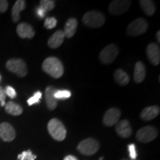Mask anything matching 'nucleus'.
<instances>
[{
  "label": "nucleus",
  "instance_id": "f257e3e1",
  "mask_svg": "<svg viewBox=\"0 0 160 160\" xmlns=\"http://www.w3.org/2000/svg\"><path fill=\"white\" fill-rule=\"evenodd\" d=\"M42 70L55 79H59L64 73V67L62 62L58 58L53 57L47 58L43 62Z\"/></svg>",
  "mask_w": 160,
  "mask_h": 160
},
{
  "label": "nucleus",
  "instance_id": "f03ea898",
  "mask_svg": "<svg viewBox=\"0 0 160 160\" xmlns=\"http://www.w3.org/2000/svg\"><path fill=\"white\" fill-rule=\"evenodd\" d=\"M50 135L57 141H63L67 135V131L64 124L57 118H53L48 124Z\"/></svg>",
  "mask_w": 160,
  "mask_h": 160
},
{
  "label": "nucleus",
  "instance_id": "7ed1b4c3",
  "mask_svg": "<svg viewBox=\"0 0 160 160\" xmlns=\"http://www.w3.org/2000/svg\"><path fill=\"white\" fill-rule=\"evenodd\" d=\"M84 25L91 28L102 27L105 22V17L101 12L91 11L86 13L82 17Z\"/></svg>",
  "mask_w": 160,
  "mask_h": 160
},
{
  "label": "nucleus",
  "instance_id": "20e7f679",
  "mask_svg": "<svg viewBox=\"0 0 160 160\" xmlns=\"http://www.w3.org/2000/svg\"><path fill=\"white\" fill-rule=\"evenodd\" d=\"M77 149L82 154L91 156L95 154L99 149V143L93 138H88L80 142Z\"/></svg>",
  "mask_w": 160,
  "mask_h": 160
},
{
  "label": "nucleus",
  "instance_id": "39448f33",
  "mask_svg": "<svg viewBox=\"0 0 160 160\" xmlns=\"http://www.w3.org/2000/svg\"><path fill=\"white\" fill-rule=\"evenodd\" d=\"M148 28V24L143 18H138L129 24L127 28V33L131 37H137L143 34Z\"/></svg>",
  "mask_w": 160,
  "mask_h": 160
},
{
  "label": "nucleus",
  "instance_id": "423d86ee",
  "mask_svg": "<svg viewBox=\"0 0 160 160\" xmlns=\"http://www.w3.org/2000/svg\"><path fill=\"white\" fill-rule=\"evenodd\" d=\"M6 68L9 71L15 73L20 77L28 74V68L25 61L21 59H12L6 62Z\"/></svg>",
  "mask_w": 160,
  "mask_h": 160
},
{
  "label": "nucleus",
  "instance_id": "0eeeda50",
  "mask_svg": "<svg viewBox=\"0 0 160 160\" xmlns=\"http://www.w3.org/2000/svg\"><path fill=\"white\" fill-rule=\"evenodd\" d=\"M119 54V48L114 44H111L104 48L99 54V59L102 63L110 65L116 59Z\"/></svg>",
  "mask_w": 160,
  "mask_h": 160
},
{
  "label": "nucleus",
  "instance_id": "6e6552de",
  "mask_svg": "<svg viewBox=\"0 0 160 160\" xmlns=\"http://www.w3.org/2000/svg\"><path fill=\"white\" fill-rule=\"evenodd\" d=\"M158 136V131L153 126H145L140 128L137 133L138 141L142 143H148L155 139Z\"/></svg>",
  "mask_w": 160,
  "mask_h": 160
},
{
  "label": "nucleus",
  "instance_id": "1a4fd4ad",
  "mask_svg": "<svg viewBox=\"0 0 160 160\" xmlns=\"http://www.w3.org/2000/svg\"><path fill=\"white\" fill-rule=\"evenodd\" d=\"M131 5V2L128 0H115L111 2L108 7V11L113 15H121L128 11Z\"/></svg>",
  "mask_w": 160,
  "mask_h": 160
},
{
  "label": "nucleus",
  "instance_id": "9d476101",
  "mask_svg": "<svg viewBox=\"0 0 160 160\" xmlns=\"http://www.w3.org/2000/svg\"><path fill=\"white\" fill-rule=\"evenodd\" d=\"M121 117V112L117 108H112L106 111L103 117L104 125L111 127L117 124Z\"/></svg>",
  "mask_w": 160,
  "mask_h": 160
},
{
  "label": "nucleus",
  "instance_id": "9b49d317",
  "mask_svg": "<svg viewBox=\"0 0 160 160\" xmlns=\"http://www.w3.org/2000/svg\"><path fill=\"white\" fill-rule=\"evenodd\" d=\"M0 137L5 142H11L16 137V131L11 124L2 122L0 125Z\"/></svg>",
  "mask_w": 160,
  "mask_h": 160
},
{
  "label": "nucleus",
  "instance_id": "f8f14e48",
  "mask_svg": "<svg viewBox=\"0 0 160 160\" xmlns=\"http://www.w3.org/2000/svg\"><path fill=\"white\" fill-rule=\"evenodd\" d=\"M146 53L151 64L153 65H159L160 62V49L157 44H149L146 49Z\"/></svg>",
  "mask_w": 160,
  "mask_h": 160
},
{
  "label": "nucleus",
  "instance_id": "ddd939ff",
  "mask_svg": "<svg viewBox=\"0 0 160 160\" xmlns=\"http://www.w3.org/2000/svg\"><path fill=\"white\" fill-rule=\"evenodd\" d=\"M116 131L118 135L122 138H128L132 135L133 131L129 121L127 119H123L118 122L116 125Z\"/></svg>",
  "mask_w": 160,
  "mask_h": 160
},
{
  "label": "nucleus",
  "instance_id": "4468645a",
  "mask_svg": "<svg viewBox=\"0 0 160 160\" xmlns=\"http://www.w3.org/2000/svg\"><path fill=\"white\" fill-rule=\"evenodd\" d=\"M57 91V90L53 88V86H48L47 87V88L45 89V102L47 104L48 108L51 111L54 110L57 107L58 105V100L55 99L54 94Z\"/></svg>",
  "mask_w": 160,
  "mask_h": 160
},
{
  "label": "nucleus",
  "instance_id": "2eb2a0df",
  "mask_svg": "<svg viewBox=\"0 0 160 160\" xmlns=\"http://www.w3.org/2000/svg\"><path fill=\"white\" fill-rule=\"evenodd\" d=\"M17 31L19 37L22 38V39H25V38L31 39L35 35V31L33 27L29 24L25 22L19 24L17 28Z\"/></svg>",
  "mask_w": 160,
  "mask_h": 160
},
{
  "label": "nucleus",
  "instance_id": "dca6fc26",
  "mask_svg": "<svg viewBox=\"0 0 160 160\" xmlns=\"http://www.w3.org/2000/svg\"><path fill=\"white\" fill-rule=\"evenodd\" d=\"M160 109L159 106H150L144 108L140 113V117L145 121H150L155 119L159 114Z\"/></svg>",
  "mask_w": 160,
  "mask_h": 160
},
{
  "label": "nucleus",
  "instance_id": "f3484780",
  "mask_svg": "<svg viewBox=\"0 0 160 160\" xmlns=\"http://www.w3.org/2000/svg\"><path fill=\"white\" fill-rule=\"evenodd\" d=\"M65 34H64L62 31H56L51 37L49 38L48 42V45L51 48L55 49L61 46L62 44L63 43L64 39H65Z\"/></svg>",
  "mask_w": 160,
  "mask_h": 160
},
{
  "label": "nucleus",
  "instance_id": "a211bd4d",
  "mask_svg": "<svg viewBox=\"0 0 160 160\" xmlns=\"http://www.w3.org/2000/svg\"><path fill=\"white\" fill-rule=\"evenodd\" d=\"M78 26V22L75 18H70L66 22L65 28H64L63 33L65 37L67 38L73 37L76 33Z\"/></svg>",
  "mask_w": 160,
  "mask_h": 160
},
{
  "label": "nucleus",
  "instance_id": "6ab92c4d",
  "mask_svg": "<svg viewBox=\"0 0 160 160\" xmlns=\"http://www.w3.org/2000/svg\"><path fill=\"white\" fill-rule=\"evenodd\" d=\"M146 70L144 64L142 62H137L135 65L133 79L137 83H141L145 79Z\"/></svg>",
  "mask_w": 160,
  "mask_h": 160
},
{
  "label": "nucleus",
  "instance_id": "aec40b11",
  "mask_svg": "<svg viewBox=\"0 0 160 160\" xmlns=\"http://www.w3.org/2000/svg\"><path fill=\"white\" fill-rule=\"evenodd\" d=\"M26 8V2L24 0H17L12 8V19L14 22L20 19V12L25 10Z\"/></svg>",
  "mask_w": 160,
  "mask_h": 160
},
{
  "label": "nucleus",
  "instance_id": "412c9836",
  "mask_svg": "<svg viewBox=\"0 0 160 160\" xmlns=\"http://www.w3.org/2000/svg\"><path fill=\"white\" fill-rule=\"evenodd\" d=\"M114 79L121 86H125L129 83L130 77L128 74L122 69H117L113 73Z\"/></svg>",
  "mask_w": 160,
  "mask_h": 160
},
{
  "label": "nucleus",
  "instance_id": "4be33fe9",
  "mask_svg": "<svg viewBox=\"0 0 160 160\" xmlns=\"http://www.w3.org/2000/svg\"><path fill=\"white\" fill-rule=\"evenodd\" d=\"M5 108L7 113L13 116H19L23 112V109L21 105H18V104L12 101L5 104Z\"/></svg>",
  "mask_w": 160,
  "mask_h": 160
},
{
  "label": "nucleus",
  "instance_id": "5701e85b",
  "mask_svg": "<svg viewBox=\"0 0 160 160\" xmlns=\"http://www.w3.org/2000/svg\"><path fill=\"white\" fill-rule=\"evenodd\" d=\"M139 5L142 9L148 16H153L155 13V4L151 0H141L139 1Z\"/></svg>",
  "mask_w": 160,
  "mask_h": 160
},
{
  "label": "nucleus",
  "instance_id": "b1692460",
  "mask_svg": "<svg viewBox=\"0 0 160 160\" xmlns=\"http://www.w3.org/2000/svg\"><path fill=\"white\" fill-rule=\"evenodd\" d=\"M39 8L42 9L45 13L51 11L55 8V2L53 0H42L40 1Z\"/></svg>",
  "mask_w": 160,
  "mask_h": 160
},
{
  "label": "nucleus",
  "instance_id": "393cba45",
  "mask_svg": "<svg viewBox=\"0 0 160 160\" xmlns=\"http://www.w3.org/2000/svg\"><path fill=\"white\" fill-rule=\"evenodd\" d=\"M37 159V156L32 153L31 150L23 151L22 153L18 155L19 160H35Z\"/></svg>",
  "mask_w": 160,
  "mask_h": 160
},
{
  "label": "nucleus",
  "instance_id": "a878e982",
  "mask_svg": "<svg viewBox=\"0 0 160 160\" xmlns=\"http://www.w3.org/2000/svg\"><path fill=\"white\" fill-rule=\"evenodd\" d=\"M71 93L70 91H67V90H62V91H58L56 92L54 94L55 99H67L71 97Z\"/></svg>",
  "mask_w": 160,
  "mask_h": 160
},
{
  "label": "nucleus",
  "instance_id": "bb28decb",
  "mask_svg": "<svg viewBox=\"0 0 160 160\" xmlns=\"http://www.w3.org/2000/svg\"><path fill=\"white\" fill-rule=\"evenodd\" d=\"M57 25V20L54 17H48L45 19V24L44 26L47 29H52L54 28Z\"/></svg>",
  "mask_w": 160,
  "mask_h": 160
},
{
  "label": "nucleus",
  "instance_id": "cd10ccee",
  "mask_svg": "<svg viewBox=\"0 0 160 160\" xmlns=\"http://www.w3.org/2000/svg\"><path fill=\"white\" fill-rule=\"evenodd\" d=\"M42 93L40 91L36 92L35 94L28 100V105L31 106L34 105V104L39 103L40 99H42Z\"/></svg>",
  "mask_w": 160,
  "mask_h": 160
},
{
  "label": "nucleus",
  "instance_id": "c85d7f7f",
  "mask_svg": "<svg viewBox=\"0 0 160 160\" xmlns=\"http://www.w3.org/2000/svg\"><path fill=\"white\" fill-rule=\"evenodd\" d=\"M128 148L130 158H131V160L137 159V151H136V146L134 144H130V145H128Z\"/></svg>",
  "mask_w": 160,
  "mask_h": 160
},
{
  "label": "nucleus",
  "instance_id": "c756f323",
  "mask_svg": "<svg viewBox=\"0 0 160 160\" xmlns=\"http://www.w3.org/2000/svg\"><path fill=\"white\" fill-rule=\"evenodd\" d=\"M5 93L8 97H9L11 99H13L17 97V92H16L15 89L12 88L11 86H7L5 88Z\"/></svg>",
  "mask_w": 160,
  "mask_h": 160
},
{
  "label": "nucleus",
  "instance_id": "7c9ffc66",
  "mask_svg": "<svg viewBox=\"0 0 160 160\" xmlns=\"http://www.w3.org/2000/svg\"><path fill=\"white\" fill-rule=\"evenodd\" d=\"M6 97H7V95H6L5 93V89L0 86V102H1L2 107L5 105Z\"/></svg>",
  "mask_w": 160,
  "mask_h": 160
},
{
  "label": "nucleus",
  "instance_id": "2f4dec72",
  "mask_svg": "<svg viewBox=\"0 0 160 160\" xmlns=\"http://www.w3.org/2000/svg\"><path fill=\"white\" fill-rule=\"evenodd\" d=\"M8 8V2L6 0H0V13H4Z\"/></svg>",
  "mask_w": 160,
  "mask_h": 160
},
{
  "label": "nucleus",
  "instance_id": "473e14b6",
  "mask_svg": "<svg viewBox=\"0 0 160 160\" xmlns=\"http://www.w3.org/2000/svg\"><path fill=\"white\" fill-rule=\"evenodd\" d=\"M45 13H46L42 9L40 8H39L37 9V14H38V16H39L40 18H44V17H45Z\"/></svg>",
  "mask_w": 160,
  "mask_h": 160
},
{
  "label": "nucleus",
  "instance_id": "72a5a7b5",
  "mask_svg": "<svg viewBox=\"0 0 160 160\" xmlns=\"http://www.w3.org/2000/svg\"><path fill=\"white\" fill-rule=\"evenodd\" d=\"M64 160H78V159L74 156H72V155H68V156H66V157L64 158Z\"/></svg>",
  "mask_w": 160,
  "mask_h": 160
},
{
  "label": "nucleus",
  "instance_id": "f704fd0d",
  "mask_svg": "<svg viewBox=\"0 0 160 160\" xmlns=\"http://www.w3.org/2000/svg\"><path fill=\"white\" fill-rule=\"evenodd\" d=\"M159 36H160V32L158 31L157 33V39L158 43L160 42V37H159Z\"/></svg>",
  "mask_w": 160,
  "mask_h": 160
},
{
  "label": "nucleus",
  "instance_id": "c9c22d12",
  "mask_svg": "<svg viewBox=\"0 0 160 160\" xmlns=\"http://www.w3.org/2000/svg\"><path fill=\"white\" fill-rule=\"evenodd\" d=\"M121 160H131V159H121ZM137 160V159H136Z\"/></svg>",
  "mask_w": 160,
  "mask_h": 160
},
{
  "label": "nucleus",
  "instance_id": "e433bc0d",
  "mask_svg": "<svg viewBox=\"0 0 160 160\" xmlns=\"http://www.w3.org/2000/svg\"><path fill=\"white\" fill-rule=\"evenodd\" d=\"M103 159V157H101V158H100V159H99V160H102Z\"/></svg>",
  "mask_w": 160,
  "mask_h": 160
},
{
  "label": "nucleus",
  "instance_id": "4c0bfd02",
  "mask_svg": "<svg viewBox=\"0 0 160 160\" xmlns=\"http://www.w3.org/2000/svg\"><path fill=\"white\" fill-rule=\"evenodd\" d=\"M1 79H2V77H1V76H0V82H1Z\"/></svg>",
  "mask_w": 160,
  "mask_h": 160
}]
</instances>
